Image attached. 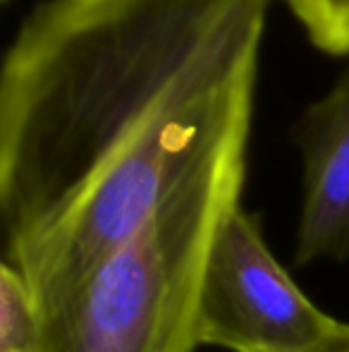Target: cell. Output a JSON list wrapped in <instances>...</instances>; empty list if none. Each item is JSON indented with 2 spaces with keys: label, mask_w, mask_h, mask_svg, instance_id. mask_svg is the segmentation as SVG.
Here are the masks:
<instances>
[{
  "label": "cell",
  "mask_w": 349,
  "mask_h": 352,
  "mask_svg": "<svg viewBox=\"0 0 349 352\" xmlns=\"http://www.w3.org/2000/svg\"><path fill=\"white\" fill-rule=\"evenodd\" d=\"M261 43H106L60 72L34 148L56 211L5 250L41 311L165 204L247 161Z\"/></svg>",
  "instance_id": "cell-1"
},
{
  "label": "cell",
  "mask_w": 349,
  "mask_h": 352,
  "mask_svg": "<svg viewBox=\"0 0 349 352\" xmlns=\"http://www.w3.org/2000/svg\"><path fill=\"white\" fill-rule=\"evenodd\" d=\"M244 180L230 163L165 204L41 311L38 352H196L206 261Z\"/></svg>",
  "instance_id": "cell-2"
},
{
  "label": "cell",
  "mask_w": 349,
  "mask_h": 352,
  "mask_svg": "<svg viewBox=\"0 0 349 352\" xmlns=\"http://www.w3.org/2000/svg\"><path fill=\"white\" fill-rule=\"evenodd\" d=\"M340 321L318 309L237 206L220 226L199 297V345L230 352H311Z\"/></svg>",
  "instance_id": "cell-3"
},
{
  "label": "cell",
  "mask_w": 349,
  "mask_h": 352,
  "mask_svg": "<svg viewBox=\"0 0 349 352\" xmlns=\"http://www.w3.org/2000/svg\"><path fill=\"white\" fill-rule=\"evenodd\" d=\"M302 211L294 264L349 261V67L299 116Z\"/></svg>",
  "instance_id": "cell-4"
},
{
  "label": "cell",
  "mask_w": 349,
  "mask_h": 352,
  "mask_svg": "<svg viewBox=\"0 0 349 352\" xmlns=\"http://www.w3.org/2000/svg\"><path fill=\"white\" fill-rule=\"evenodd\" d=\"M43 314L29 280L10 261L0 266V352H38Z\"/></svg>",
  "instance_id": "cell-5"
},
{
  "label": "cell",
  "mask_w": 349,
  "mask_h": 352,
  "mask_svg": "<svg viewBox=\"0 0 349 352\" xmlns=\"http://www.w3.org/2000/svg\"><path fill=\"white\" fill-rule=\"evenodd\" d=\"M311 43L330 56H349V0H282Z\"/></svg>",
  "instance_id": "cell-6"
},
{
  "label": "cell",
  "mask_w": 349,
  "mask_h": 352,
  "mask_svg": "<svg viewBox=\"0 0 349 352\" xmlns=\"http://www.w3.org/2000/svg\"><path fill=\"white\" fill-rule=\"evenodd\" d=\"M311 352H349V324H342L340 321L335 333Z\"/></svg>",
  "instance_id": "cell-7"
}]
</instances>
